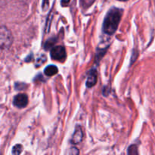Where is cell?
I'll use <instances>...</instances> for the list:
<instances>
[{"label": "cell", "instance_id": "obj_1", "mask_svg": "<svg viewBox=\"0 0 155 155\" xmlns=\"http://www.w3.org/2000/svg\"><path fill=\"white\" fill-rule=\"evenodd\" d=\"M122 10L117 8H111L106 15L105 18L103 23V32L107 35H112L116 32L119 26L121 17H122Z\"/></svg>", "mask_w": 155, "mask_h": 155}, {"label": "cell", "instance_id": "obj_2", "mask_svg": "<svg viewBox=\"0 0 155 155\" xmlns=\"http://www.w3.org/2000/svg\"><path fill=\"white\" fill-rule=\"evenodd\" d=\"M13 42L12 33L7 27L0 26V48H8Z\"/></svg>", "mask_w": 155, "mask_h": 155}, {"label": "cell", "instance_id": "obj_3", "mask_svg": "<svg viewBox=\"0 0 155 155\" xmlns=\"http://www.w3.org/2000/svg\"><path fill=\"white\" fill-rule=\"evenodd\" d=\"M51 58L53 60L55 61H63L66 58V50H65L64 47L61 46V45H58V46L53 47L52 49L51 50Z\"/></svg>", "mask_w": 155, "mask_h": 155}, {"label": "cell", "instance_id": "obj_4", "mask_svg": "<svg viewBox=\"0 0 155 155\" xmlns=\"http://www.w3.org/2000/svg\"><path fill=\"white\" fill-rule=\"evenodd\" d=\"M13 104L18 108L25 107L28 104V97L25 94H18L14 98Z\"/></svg>", "mask_w": 155, "mask_h": 155}, {"label": "cell", "instance_id": "obj_5", "mask_svg": "<svg viewBox=\"0 0 155 155\" xmlns=\"http://www.w3.org/2000/svg\"><path fill=\"white\" fill-rule=\"evenodd\" d=\"M97 80H98V74H97L96 70H92L89 72V77L86 80V86L88 88L93 87L96 84Z\"/></svg>", "mask_w": 155, "mask_h": 155}, {"label": "cell", "instance_id": "obj_6", "mask_svg": "<svg viewBox=\"0 0 155 155\" xmlns=\"http://www.w3.org/2000/svg\"><path fill=\"white\" fill-rule=\"evenodd\" d=\"M82 140H83V132H82L80 127H78L76 129V131L74 133V136H73L71 142H72L73 144L76 145V144H79L80 142H81Z\"/></svg>", "mask_w": 155, "mask_h": 155}, {"label": "cell", "instance_id": "obj_7", "mask_svg": "<svg viewBox=\"0 0 155 155\" xmlns=\"http://www.w3.org/2000/svg\"><path fill=\"white\" fill-rule=\"evenodd\" d=\"M44 73L48 77H51L58 73V68L54 65H49L44 71Z\"/></svg>", "mask_w": 155, "mask_h": 155}, {"label": "cell", "instance_id": "obj_8", "mask_svg": "<svg viewBox=\"0 0 155 155\" xmlns=\"http://www.w3.org/2000/svg\"><path fill=\"white\" fill-rule=\"evenodd\" d=\"M94 2H95V0H80V4L83 8H87L93 4Z\"/></svg>", "mask_w": 155, "mask_h": 155}, {"label": "cell", "instance_id": "obj_9", "mask_svg": "<svg viewBox=\"0 0 155 155\" xmlns=\"http://www.w3.org/2000/svg\"><path fill=\"white\" fill-rule=\"evenodd\" d=\"M23 151V147L21 145H17L12 149V154H20Z\"/></svg>", "mask_w": 155, "mask_h": 155}, {"label": "cell", "instance_id": "obj_10", "mask_svg": "<svg viewBox=\"0 0 155 155\" xmlns=\"http://www.w3.org/2000/svg\"><path fill=\"white\" fill-rule=\"evenodd\" d=\"M55 42H56V40L54 39H48V40L46 41V42H45V49H49L51 47L53 46V45H54Z\"/></svg>", "mask_w": 155, "mask_h": 155}, {"label": "cell", "instance_id": "obj_11", "mask_svg": "<svg viewBox=\"0 0 155 155\" xmlns=\"http://www.w3.org/2000/svg\"><path fill=\"white\" fill-rule=\"evenodd\" d=\"M128 154H138V149L137 146L135 145H131L128 149Z\"/></svg>", "mask_w": 155, "mask_h": 155}, {"label": "cell", "instance_id": "obj_12", "mask_svg": "<svg viewBox=\"0 0 155 155\" xmlns=\"http://www.w3.org/2000/svg\"><path fill=\"white\" fill-rule=\"evenodd\" d=\"M45 61H46V57L45 55H42L41 57L38 58L37 61H36V67L39 66L42 64H43Z\"/></svg>", "mask_w": 155, "mask_h": 155}, {"label": "cell", "instance_id": "obj_13", "mask_svg": "<svg viewBox=\"0 0 155 155\" xmlns=\"http://www.w3.org/2000/svg\"><path fill=\"white\" fill-rule=\"evenodd\" d=\"M48 0H43V4H42V7H43L44 10H45V9L48 8Z\"/></svg>", "mask_w": 155, "mask_h": 155}, {"label": "cell", "instance_id": "obj_14", "mask_svg": "<svg viewBox=\"0 0 155 155\" xmlns=\"http://www.w3.org/2000/svg\"><path fill=\"white\" fill-rule=\"evenodd\" d=\"M71 153L72 154H79V151H78V149H77V148H71Z\"/></svg>", "mask_w": 155, "mask_h": 155}, {"label": "cell", "instance_id": "obj_15", "mask_svg": "<svg viewBox=\"0 0 155 155\" xmlns=\"http://www.w3.org/2000/svg\"><path fill=\"white\" fill-rule=\"evenodd\" d=\"M71 0H61V5L62 6H66L68 5V3L70 2Z\"/></svg>", "mask_w": 155, "mask_h": 155}, {"label": "cell", "instance_id": "obj_16", "mask_svg": "<svg viewBox=\"0 0 155 155\" xmlns=\"http://www.w3.org/2000/svg\"><path fill=\"white\" fill-rule=\"evenodd\" d=\"M119 1H122V2H126V1H127V0H119Z\"/></svg>", "mask_w": 155, "mask_h": 155}]
</instances>
